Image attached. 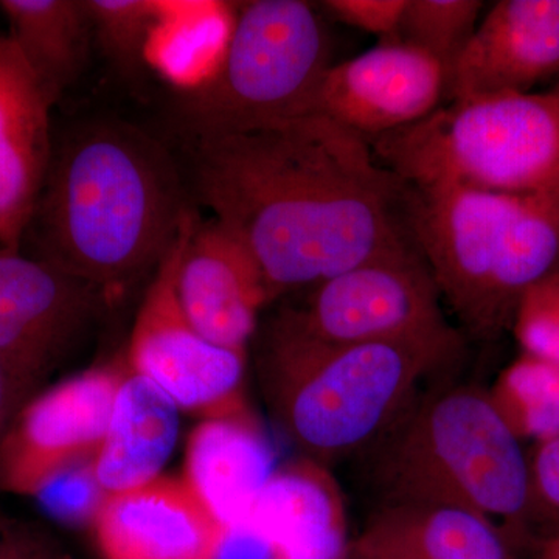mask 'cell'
Returning <instances> with one entry per match:
<instances>
[{"mask_svg":"<svg viewBox=\"0 0 559 559\" xmlns=\"http://www.w3.org/2000/svg\"><path fill=\"white\" fill-rule=\"evenodd\" d=\"M191 139L198 198L250 250L271 300L414 245L406 182L329 117Z\"/></svg>","mask_w":559,"mask_h":559,"instance_id":"6da1fadb","label":"cell"},{"mask_svg":"<svg viewBox=\"0 0 559 559\" xmlns=\"http://www.w3.org/2000/svg\"><path fill=\"white\" fill-rule=\"evenodd\" d=\"M191 210L162 143L124 123H98L53 150L21 250L112 300L156 272Z\"/></svg>","mask_w":559,"mask_h":559,"instance_id":"7a4b0ae2","label":"cell"},{"mask_svg":"<svg viewBox=\"0 0 559 559\" xmlns=\"http://www.w3.org/2000/svg\"><path fill=\"white\" fill-rule=\"evenodd\" d=\"M462 353L463 345L330 344L278 311L261 331L257 369L280 430L301 457L329 468L373 447Z\"/></svg>","mask_w":559,"mask_h":559,"instance_id":"3957f363","label":"cell"},{"mask_svg":"<svg viewBox=\"0 0 559 559\" xmlns=\"http://www.w3.org/2000/svg\"><path fill=\"white\" fill-rule=\"evenodd\" d=\"M356 462L377 507H460L503 533L532 521L527 451L479 385H430Z\"/></svg>","mask_w":559,"mask_h":559,"instance_id":"277c9868","label":"cell"},{"mask_svg":"<svg viewBox=\"0 0 559 559\" xmlns=\"http://www.w3.org/2000/svg\"><path fill=\"white\" fill-rule=\"evenodd\" d=\"M403 216L441 300L477 340L511 330L522 296L559 271V194L406 182Z\"/></svg>","mask_w":559,"mask_h":559,"instance_id":"5b68a950","label":"cell"},{"mask_svg":"<svg viewBox=\"0 0 559 559\" xmlns=\"http://www.w3.org/2000/svg\"><path fill=\"white\" fill-rule=\"evenodd\" d=\"M414 186L559 194V95L496 94L443 103L428 117L367 140Z\"/></svg>","mask_w":559,"mask_h":559,"instance_id":"8992f818","label":"cell"},{"mask_svg":"<svg viewBox=\"0 0 559 559\" xmlns=\"http://www.w3.org/2000/svg\"><path fill=\"white\" fill-rule=\"evenodd\" d=\"M330 36L304 0H250L212 76L182 105L191 138L270 127L314 112Z\"/></svg>","mask_w":559,"mask_h":559,"instance_id":"52a82bcc","label":"cell"},{"mask_svg":"<svg viewBox=\"0 0 559 559\" xmlns=\"http://www.w3.org/2000/svg\"><path fill=\"white\" fill-rule=\"evenodd\" d=\"M280 312L330 344L463 345L415 245L334 275L312 286L304 305Z\"/></svg>","mask_w":559,"mask_h":559,"instance_id":"ba28073f","label":"cell"},{"mask_svg":"<svg viewBox=\"0 0 559 559\" xmlns=\"http://www.w3.org/2000/svg\"><path fill=\"white\" fill-rule=\"evenodd\" d=\"M200 223L191 210L178 237L151 277L130 345L132 371L159 385L180 411L204 419L248 414V352L218 347L194 329L178 297L183 250Z\"/></svg>","mask_w":559,"mask_h":559,"instance_id":"9c48e42d","label":"cell"},{"mask_svg":"<svg viewBox=\"0 0 559 559\" xmlns=\"http://www.w3.org/2000/svg\"><path fill=\"white\" fill-rule=\"evenodd\" d=\"M123 374L97 367L36 392L0 443V492L36 498L97 455Z\"/></svg>","mask_w":559,"mask_h":559,"instance_id":"30bf717a","label":"cell"},{"mask_svg":"<svg viewBox=\"0 0 559 559\" xmlns=\"http://www.w3.org/2000/svg\"><path fill=\"white\" fill-rule=\"evenodd\" d=\"M108 294L75 275L0 248V356L38 390L81 341Z\"/></svg>","mask_w":559,"mask_h":559,"instance_id":"8fae6325","label":"cell"},{"mask_svg":"<svg viewBox=\"0 0 559 559\" xmlns=\"http://www.w3.org/2000/svg\"><path fill=\"white\" fill-rule=\"evenodd\" d=\"M448 83V70L436 58L404 40L384 39L331 64L312 114L371 140L428 117L447 100Z\"/></svg>","mask_w":559,"mask_h":559,"instance_id":"7c38bea8","label":"cell"},{"mask_svg":"<svg viewBox=\"0 0 559 559\" xmlns=\"http://www.w3.org/2000/svg\"><path fill=\"white\" fill-rule=\"evenodd\" d=\"M103 559H213L224 528L186 479L105 495L91 522Z\"/></svg>","mask_w":559,"mask_h":559,"instance_id":"4fadbf2b","label":"cell"},{"mask_svg":"<svg viewBox=\"0 0 559 559\" xmlns=\"http://www.w3.org/2000/svg\"><path fill=\"white\" fill-rule=\"evenodd\" d=\"M178 297L187 318L218 347L248 352L261 308L271 304L259 263L245 242L219 223H198L178 274Z\"/></svg>","mask_w":559,"mask_h":559,"instance_id":"5bb4252c","label":"cell"},{"mask_svg":"<svg viewBox=\"0 0 559 559\" xmlns=\"http://www.w3.org/2000/svg\"><path fill=\"white\" fill-rule=\"evenodd\" d=\"M559 79V0H500L451 70L447 100L527 94Z\"/></svg>","mask_w":559,"mask_h":559,"instance_id":"9a60e30c","label":"cell"},{"mask_svg":"<svg viewBox=\"0 0 559 559\" xmlns=\"http://www.w3.org/2000/svg\"><path fill=\"white\" fill-rule=\"evenodd\" d=\"M50 109L20 51L0 35V248L21 249L49 171Z\"/></svg>","mask_w":559,"mask_h":559,"instance_id":"2e32d148","label":"cell"},{"mask_svg":"<svg viewBox=\"0 0 559 559\" xmlns=\"http://www.w3.org/2000/svg\"><path fill=\"white\" fill-rule=\"evenodd\" d=\"M285 559H347V520L326 466L300 457L275 468L248 520Z\"/></svg>","mask_w":559,"mask_h":559,"instance_id":"e0dca14e","label":"cell"},{"mask_svg":"<svg viewBox=\"0 0 559 559\" xmlns=\"http://www.w3.org/2000/svg\"><path fill=\"white\" fill-rule=\"evenodd\" d=\"M349 559H511L509 539L495 524L460 507L390 503L374 509Z\"/></svg>","mask_w":559,"mask_h":559,"instance_id":"ac0fdd59","label":"cell"},{"mask_svg":"<svg viewBox=\"0 0 559 559\" xmlns=\"http://www.w3.org/2000/svg\"><path fill=\"white\" fill-rule=\"evenodd\" d=\"M274 471L270 441L250 412L202 419L187 441L183 479L223 524L248 520Z\"/></svg>","mask_w":559,"mask_h":559,"instance_id":"d6986e66","label":"cell"},{"mask_svg":"<svg viewBox=\"0 0 559 559\" xmlns=\"http://www.w3.org/2000/svg\"><path fill=\"white\" fill-rule=\"evenodd\" d=\"M179 407L148 378L123 374L100 450L92 459L94 479L105 495L140 487L160 476L175 450Z\"/></svg>","mask_w":559,"mask_h":559,"instance_id":"ffe728a7","label":"cell"},{"mask_svg":"<svg viewBox=\"0 0 559 559\" xmlns=\"http://www.w3.org/2000/svg\"><path fill=\"white\" fill-rule=\"evenodd\" d=\"M9 38L53 108L86 69L92 20L86 0H0Z\"/></svg>","mask_w":559,"mask_h":559,"instance_id":"44dd1931","label":"cell"},{"mask_svg":"<svg viewBox=\"0 0 559 559\" xmlns=\"http://www.w3.org/2000/svg\"><path fill=\"white\" fill-rule=\"evenodd\" d=\"M488 392L522 443L559 437V366L521 353Z\"/></svg>","mask_w":559,"mask_h":559,"instance_id":"7402d4cb","label":"cell"},{"mask_svg":"<svg viewBox=\"0 0 559 559\" xmlns=\"http://www.w3.org/2000/svg\"><path fill=\"white\" fill-rule=\"evenodd\" d=\"M481 10L480 0H407L395 38L426 51L451 75Z\"/></svg>","mask_w":559,"mask_h":559,"instance_id":"603a6c76","label":"cell"},{"mask_svg":"<svg viewBox=\"0 0 559 559\" xmlns=\"http://www.w3.org/2000/svg\"><path fill=\"white\" fill-rule=\"evenodd\" d=\"M92 31L106 57L121 70L139 68L145 40L160 14L146 0H86Z\"/></svg>","mask_w":559,"mask_h":559,"instance_id":"cb8c5ba5","label":"cell"},{"mask_svg":"<svg viewBox=\"0 0 559 559\" xmlns=\"http://www.w3.org/2000/svg\"><path fill=\"white\" fill-rule=\"evenodd\" d=\"M511 331L521 353L559 366V271L522 296Z\"/></svg>","mask_w":559,"mask_h":559,"instance_id":"d4e9b609","label":"cell"},{"mask_svg":"<svg viewBox=\"0 0 559 559\" xmlns=\"http://www.w3.org/2000/svg\"><path fill=\"white\" fill-rule=\"evenodd\" d=\"M103 498L105 492L94 479L91 462L62 474L36 496L47 513L70 524L92 522Z\"/></svg>","mask_w":559,"mask_h":559,"instance_id":"484cf974","label":"cell"},{"mask_svg":"<svg viewBox=\"0 0 559 559\" xmlns=\"http://www.w3.org/2000/svg\"><path fill=\"white\" fill-rule=\"evenodd\" d=\"M406 3L407 0H326L322 5L342 24L384 40L395 38Z\"/></svg>","mask_w":559,"mask_h":559,"instance_id":"4316f807","label":"cell"},{"mask_svg":"<svg viewBox=\"0 0 559 559\" xmlns=\"http://www.w3.org/2000/svg\"><path fill=\"white\" fill-rule=\"evenodd\" d=\"M527 455L532 520L546 516L559 524V437L530 444Z\"/></svg>","mask_w":559,"mask_h":559,"instance_id":"83f0119b","label":"cell"},{"mask_svg":"<svg viewBox=\"0 0 559 559\" xmlns=\"http://www.w3.org/2000/svg\"><path fill=\"white\" fill-rule=\"evenodd\" d=\"M213 559H285L266 535L248 521L226 525Z\"/></svg>","mask_w":559,"mask_h":559,"instance_id":"f1b7e54d","label":"cell"},{"mask_svg":"<svg viewBox=\"0 0 559 559\" xmlns=\"http://www.w3.org/2000/svg\"><path fill=\"white\" fill-rule=\"evenodd\" d=\"M53 544L31 524L0 518V559H38Z\"/></svg>","mask_w":559,"mask_h":559,"instance_id":"f546056e","label":"cell"},{"mask_svg":"<svg viewBox=\"0 0 559 559\" xmlns=\"http://www.w3.org/2000/svg\"><path fill=\"white\" fill-rule=\"evenodd\" d=\"M38 390L21 380L0 356V443L21 407Z\"/></svg>","mask_w":559,"mask_h":559,"instance_id":"4dcf8cb0","label":"cell"},{"mask_svg":"<svg viewBox=\"0 0 559 559\" xmlns=\"http://www.w3.org/2000/svg\"><path fill=\"white\" fill-rule=\"evenodd\" d=\"M544 559H559V533L546 544Z\"/></svg>","mask_w":559,"mask_h":559,"instance_id":"1f68e13d","label":"cell"},{"mask_svg":"<svg viewBox=\"0 0 559 559\" xmlns=\"http://www.w3.org/2000/svg\"><path fill=\"white\" fill-rule=\"evenodd\" d=\"M38 559H70L64 551L61 550V547L58 544H51L49 549L44 551L43 555Z\"/></svg>","mask_w":559,"mask_h":559,"instance_id":"d6a6232c","label":"cell"},{"mask_svg":"<svg viewBox=\"0 0 559 559\" xmlns=\"http://www.w3.org/2000/svg\"><path fill=\"white\" fill-rule=\"evenodd\" d=\"M554 92H557V94L559 95V79H558L557 87H555Z\"/></svg>","mask_w":559,"mask_h":559,"instance_id":"836d02e7","label":"cell"},{"mask_svg":"<svg viewBox=\"0 0 559 559\" xmlns=\"http://www.w3.org/2000/svg\"><path fill=\"white\" fill-rule=\"evenodd\" d=\"M347 559H349V558H347Z\"/></svg>","mask_w":559,"mask_h":559,"instance_id":"e575fe53","label":"cell"}]
</instances>
